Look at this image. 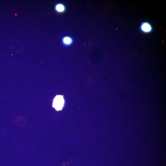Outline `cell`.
Instances as JSON below:
<instances>
[{
  "mask_svg": "<svg viewBox=\"0 0 166 166\" xmlns=\"http://www.w3.org/2000/svg\"><path fill=\"white\" fill-rule=\"evenodd\" d=\"M151 24L148 22H142L140 25V30L144 33L147 34L151 32L152 30Z\"/></svg>",
  "mask_w": 166,
  "mask_h": 166,
  "instance_id": "obj_2",
  "label": "cell"
},
{
  "mask_svg": "<svg viewBox=\"0 0 166 166\" xmlns=\"http://www.w3.org/2000/svg\"><path fill=\"white\" fill-rule=\"evenodd\" d=\"M64 102L62 96L57 95L53 99V106L57 111L61 110L63 107Z\"/></svg>",
  "mask_w": 166,
  "mask_h": 166,
  "instance_id": "obj_1",
  "label": "cell"
},
{
  "mask_svg": "<svg viewBox=\"0 0 166 166\" xmlns=\"http://www.w3.org/2000/svg\"><path fill=\"white\" fill-rule=\"evenodd\" d=\"M62 43L65 46H68L72 45L73 42V38L69 36H65L62 38Z\"/></svg>",
  "mask_w": 166,
  "mask_h": 166,
  "instance_id": "obj_3",
  "label": "cell"
},
{
  "mask_svg": "<svg viewBox=\"0 0 166 166\" xmlns=\"http://www.w3.org/2000/svg\"><path fill=\"white\" fill-rule=\"evenodd\" d=\"M55 9L57 13H62L65 10L66 8L65 5L62 3H57L55 5Z\"/></svg>",
  "mask_w": 166,
  "mask_h": 166,
  "instance_id": "obj_4",
  "label": "cell"
}]
</instances>
